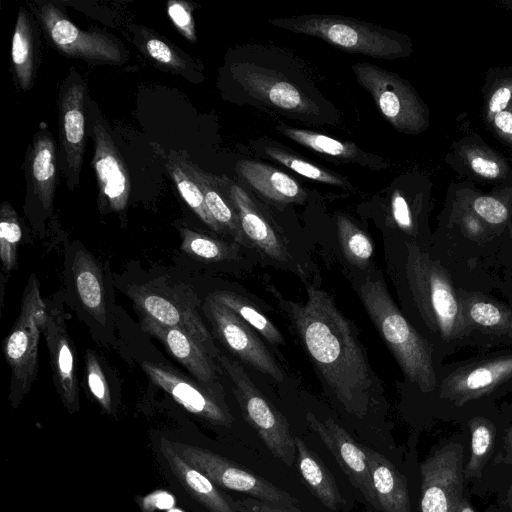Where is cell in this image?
<instances>
[{"instance_id": "6da1fadb", "label": "cell", "mask_w": 512, "mask_h": 512, "mask_svg": "<svg viewBox=\"0 0 512 512\" xmlns=\"http://www.w3.org/2000/svg\"><path fill=\"white\" fill-rule=\"evenodd\" d=\"M306 294L304 303L279 300L332 394L346 411L363 417L374 377L356 327L325 290L307 283Z\"/></svg>"}, {"instance_id": "7a4b0ae2", "label": "cell", "mask_w": 512, "mask_h": 512, "mask_svg": "<svg viewBox=\"0 0 512 512\" xmlns=\"http://www.w3.org/2000/svg\"><path fill=\"white\" fill-rule=\"evenodd\" d=\"M230 71L248 103L314 125L335 124L340 120L331 102L293 60L290 64H272L266 49L253 47L248 49L247 58L231 65Z\"/></svg>"}, {"instance_id": "3957f363", "label": "cell", "mask_w": 512, "mask_h": 512, "mask_svg": "<svg viewBox=\"0 0 512 512\" xmlns=\"http://www.w3.org/2000/svg\"><path fill=\"white\" fill-rule=\"evenodd\" d=\"M370 319L394 355L407 378L423 392L436 386L431 349L401 314L383 279H367L359 290Z\"/></svg>"}, {"instance_id": "277c9868", "label": "cell", "mask_w": 512, "mask_h": 512, "mask_svg": "<svg viewBox=\"0 0 512 512\" xmlns=\"http://www.w3.org/2000/svg\"><path fill=\"white\" fill-rule=\"evenodd\" d=\"M278 28L319 38L335 48L377 59H395L405 53L403 37L383 27L341 15L308 14L274 18Z\"/></svg>"}, {"instance_id": "5b68a950", "label": "cell", "mask_w": 512, "mask_h": 512, "mask_svg": "<svg viewBox=\"0 0 512 512\" xmlns=\"http://www.w3.org/2000/svg\"><path fill=\"white\" fill-rule=\"evenodd\" d=\"M406 274L415 303L427 326L442 339L465 332V321L444 269L414 244L407 245Z\"/></svg>"}, {"instance_id": "8992f818", "label": "cell", "mask_w": 512, "mask_h": 512, "mask_svg": "<svg viewBox=\"0 0 512 512\" xmlns=\"http://www.w3.org/2000/svg\"><path fill=\"white\" fill-rule=\"evenodd\" d=\"M39 282L31 274L24 289L20 312L9 335L3 342V353L11 369L9 399L17 407L27 394L38 371V343L47 314Z\"/></svg>"}, {"instance_id": "52a82bcc", "label": "cell", "mask_w": 512, "mask_h": 512, "mask_svg": "<svg viewBox=\"0 0 512 512\" xmlns=\"http://www.w3.org/2000/svg\"><path fill=\"white\" fill-rule=\"evenodd\" d=\"M170 441L175 451L189 465L222 490L243 493L290 512H303L292 495L238 463L186 440L170 439Z\"/></svg>"}, {"instance_id": "ba28073f", "label": "cell", "mask_w": 512, "mask_h": 512, "mask_svg": "<svg viewBox=\"0 0 512 512\" xmlns=\"http://www.w3.org/2000/svg\"><path fill=\"white\" fill-rule=\"evenodd\" d=\"M217 360L233 383L245 421L274 457L291 466L296 459V444L285 416L262 394L238 362L221 354Z\"/></svg>"}, {"instance_id": "9c48e42d", "label": "cell", "mask_w": 512, "mask_h": 512, "mask_svg": "<svg viewBox=\"0 0 512 512\" xmlns=\"http://www.w3.org/2000/svg\"><path fill=\"white\" fill-rule=\"evenodd\" d=\"M37 9L48 40L62 54L91 62H126L127 51L113 35L78 28L52 3L43 2Z\"/></svg>"}, {"instance_id": "30bf717a", "label": "cell", "mask_w": 512, "mask_h": 512, "mask_svg": "<svg viewBox=\"0 0 512 512\" xmlns=\"http://www.w3.org/2000/svg\"><path fill=\"white\" fill-rule=\"evenodd\" d=\"M152 445L161 474L186 505L196 512H238L233 498L189 465L169 438L158 436Z\"/></svg>"}, {"instance_id": "8fae6325", "label": "cell", "mask_w": 512, "mask_h": 512, "mask_svg": "<svg viewBox=\"0 0 512 512\" xmlns=\"http://www.w3.org/2000/svg\"><path fill=\"white\" fill-rule=\"evenodd\" d=\"M462 461V446L450 443L421 463V512H458L464 497Z\"/></svg>"}, {"instance_id": "7c38bea8", "label": "cell", "mask_w": 512, "mask_h": 512, "mask_svg": "<svg viewBox=\"0 0 512 512\" xmlns=\"http://www.w3.org/2000/svg\"><path fill=\"white\" fill-rule=\"evenodd\" d=\"M203 312L216 337L243 362L277 381L284 373L256 331L236 313L208 295Z\"/></svg>"}, {"instance_id": "4fadbf2b", "label": "cell", "mask_w": 512, "mask_h": 512, "mask_svg": "<svg viewBox=\"0 0 512 512\" xmlns=\"http://www.w3.org/2000/svg\"><path fill=\"white\" fill-rule=\"evenodd\" d=\"M85 96V84L73 71L59 96L60 160L70 191L79 183L86 145Z\"/></svg>"}, {"instance_id": "5bb4252c", "label": "cell", "mask_w": 512, "mask_h": 512, "mask_svg": "<svg viewBox=\"0 0 512 512\" xmlns=\"http://www.w3.org/2000/svg\"><path fill=\"white\" fill-rule=\"evenodd\" d=\"M356 81L372 96L383 117L397 130L416 129L419 107L395 73L368 62L352 65Z\"/></svg>"}, {"instance_id": "9a60e30c", "label": "cell", "mask_w": 512, "mask_h": 512, "mask_svg": "<svg viewBox=\"0 0 512 512\" xmlns=\"http://www.w3.org/2000/svg\"><path fill=\"white\" fill-rule=\"evenodd\" d=\"M95 115L92 114L91 120L94 145L92 167L99 189L98 206L103 214L122 213L129 202V172L105 123Z\"/></svg>"}, {"instance_id": "2e32d148", "label": "cell", "mask_w": 512, "mask_h": 512, "mask_svg": "<svg viewBox=\"0 0 512 512\" xmlns=\"http://www.w3.org/2000/svg\"><path fill=\"white\" fill-rule=\"evenodd\" d=\"M141 367L155 385L188 412L213 425L229 427L232 424L233 417L223 395L164 364L144 361Z\"/></svg>"}, {"instance_id": "e0dca14e", "label": "cell", "mask_w": 512, "mask_h": 512, "mask_svg": "<svg viewBox=\"0 0 512 512\" xmlns=\"http://www.w3.org/2000/svg\"><path fill=\"white\" fill-rule=\"evenodd\" d=\"M128 295L142 316L180 329L191 336L212 359L219 357L220 352L210 332L191 303L171 299L147 286H134L128 290Z\"/></svg>"}, {"instance_id": "ac0fdd59", "label": "cell", "mask_w": 512, "mask_h": 512, "mask_svg": "<svg viewBox=\"0 0 512 512\" xmlns=\"http://www.w3.org/2000/svg\"><path fill=\"white\" fill-rule=\"evenodd\" d=\"M307 422L335 458L352 486L375 511H380L363 446L333 419H318L307 413Z\"/></svg>"}, {"instance_id": "d6986e66", "label": "cell", "mask_w": 512, "mask_h": 512, "mask_svg": "<svg viewBox=\"0 0 512 512\" xmlns=\"http://www.w3.org/2000/svg\"><path fill=\"white\" fill-rule=\"evenodd\" d=\"M42 334L48 347L56 390L68 411L75 413L80 403L75 350L61 309H47Z\"/></svg>"}, {"instance_id": "ffe728a7", "label": "cell", "mask_w": 512, "mask_h": 512, "mask_svg": "<svg viewBox=\"0 0 512 512\" xmlns=\"http://www.w3.org/2000/svg\"><path fill=\"white\" fill-rule=\"evenodd\" d=\"M141 328L160 341L166 350L199 382L217 394L223 395L218 368L213 359L187 333L157 323L142 316Z\"/></svg>"}, {"instance_id": "44dd1931", "label": "cell", "mask_w": 512, "mask_h": 512, "mask_svg": "<svg viewBox=\"0 0 512 512\" xmlns=\"http://www.w3.org/2000/svg\"><path fill=\"white\" fill-rule=\"evenodd\" d=\"M229 195L249 244L272 260L280 263L293 262L287 243L279 231L260 211L248 193L231 180Z\"/></svg>"}, {"instance_id": "7402d4cb", "label": "cell", "mask_w": 512, "mask_h": 512, "mask_svg": "<svg viewBox=\"0 0 512 512\" xmlns=\"http://www.w3.org/2000/svg\"><path fill=\"white\" fill-rule=\"evenodd\" d=\"M512 376V356H501L462 367L448 376L442 394L457 404L478 398Z\"/></svg>"}, {"instance_id": "603a6c76", "label": "cell", "mask_w": 512, "mask_h": 512, "mask_svg": "<svg viewBox=\"0 0 512 512\" xmlns=\"http://www.w3.org/2000/svg\"><path fill=\"white\" fill-rule=\"evenodd\" d=\"M185 169L199 185L206 207L223 232L232 236L239 245L248 246L239 216L229 195V180L208 173L187 159H181Z\"/></svg>"}, {"instance_id": "cb8c5ba5", "label": "cell", "mask_w": 512, "mask_h": 512, "mask_svg": "<svg viewBox=\"0 0 512 512\" xmlns=\"http://www.w3.org/2000/svg\"><path fill=\"white\" fill-rule=\"evenodd\" d=\"M276 130L299 145L325 155L333 161L353 163L375 171L384 170L389 166L384 158L363 151L350 141L337 140L319 132L291 127L284 123L278 124Z\"/></svg>"}, {"instance_id": "d4e9b609", "label": "cell", "mask_w": 512, "mask_h": 512, "mask_svg": "<svg viewBox=\"0 0 512 512\" xmlns=\"http://www.w3.org/2000/svg\"><path fill=\"white\" fill-rule=\"evenodd\" d=\"M236 171L241 178L265 199L277 204L303 203L306 191L288 174L255 160H240Z\"/></svg>"}, {"instance_id": "484cf974", "label": "cell", "mask_w": 512, "mask_h": 512, "mask_svg": "<svg viewBox=\"0 0 512 512\" xmlns=\"http://www.w3.org/2000/svg\"><path fill=\"white\" fill-rule=\"evenodd\" d=\"M381 512H411L406 478L382 454L363 446Z\"/></svg>"}, {"instance_id": "4316f807", "label": "cell", "mask_w": 512, "mask_h": 512, "mask_svg": "<svg viewBox=\"0 0 512 512\" xmlns=\"http://www.w3.org/2000/svg\"><path fill=\"white\" fill-rule=\"evenodd\" d=\"M58 154L55 142L45 123L34 136L29 159L34 195L44 209L52 206L57 184Z\"/></svg>"}, {"instance_id": "83f0119b", "label": "cell", "mask_w": 512, "mask_h": 512, "mask_svg": "<svg viewBox=\"0 0 512 512\" xmlns=\"http://www.w3.org/2000/svg\"><path fill=\"white\" fill-rule=\"evenodd\" d=\"M296 460L300 475L313 495L333 511L346 505L334 476L319 456L298 437H295Z\"/></svg>"}, {"instance_id": "f1b7e54d", "label": "cell", "mask_w": 512, "mask_h": 512, "mask_svg": "<svg viewBox=\"0 0 512 512\" xmlns=\"http://www.w3.org/2000/svg\"><path fill=\"white\" fill-rule=\"evenodd\" d=\"M72 273L78 298L100 324L106 322V300L102 272L95 259L83 249L73 257Z\"/></svg>"}, {"instance_id": "f546056e", "label": "cell", "mask_w": 512, "mask_h": 512, "mask_svg": "<svg viewBox=\"0 0 512 512\" xmlns=\"http://www.w3.org/2000/svg\"><path fill=\"white\" fill-rule=\"evenodd\" d=\"M11 59L19 87L24 91L31 89L35 73V38L29 14L24 8H20L18 12L12 38Z\"/></svg>"}, {"instance_id": "4dcf8cb0", "label": "cell", "mask_w": 512, "mask_h": 512, "mask_svg": "<svg viewBox=\"0 0 512 512\" xmlns=\"http://www.w3.org/2000/svg\"><path fill=\"white\" fill-rule=\"evenodd\" d=\"M276 144L270 140H258L253 142V147L259 155L270 158L303 177L343 189L354 190L352 184L341 175L315 165Z\"/></svg>"}, {"instance_id": "1f68e13d", "label": "cell", "mask_w": 512, "mask_h": 512, "mask_svg": "<svg viewBox=\"0 0 512 512\" xmlns=\"http://www.w3.org/2000/svg\"><path fill=\"white\" fill-rule=\"evenodd\" d=\"M210 295L236 313L269 343L273 345L285 343L273 322L245 297L230 291H215Z\"/></svg>"}, {"instance_id": "d6a6232c", "label": "cell", "mask_w": 512, "mask_h": 512, "mask_svg": "<svg viewBox=\"0 0 512 512\" xmlns=\"http://www.w3.org/2000/svg\"><path fill=\"white\" fill-rule=\"evenodd\" d=\"M181 249L187 255L202 261L218 262L238 258L239 246L195 232L180 229Z\"/></svg>"}, {"instance_id": "836d02e7", "label": "cell", "mask_w": 512, "mask_h": 512, "mask_svg": "<svg viewBox=\"0 0 512 512\" xmlns=\"http://www.w3.org/2000/svg\"><path fill=\"white\" fill-rule=\"evenodd\" d=\"M167 170L187 205L209 228L217 233H223L222 229L211 217L199 185L185 169L181 159H169Z\"/></svg>"}, {"instance_id": "e575fe53", "label": "cell", "mask_w": 512, "mask_h": 512, "mask_svg": "<svg viewBox=\"0 0 512 512\" xmlns=\"http://www.w3.org/2000/svg\"><path fill=\"white\" fill-rule=\"evenodd\" d=\"M471 431L470 457L464 469V478H479L491 455L495 433L493 424L485 418H474L469 423Z\"/></svg>"}, {"instance_id": "d590c367", "label": "cell", "mask_w": 512, "mask_h": 512, "mask_svg": "<svg viewBox=\"0 0 512 512\" xmlns=\"http://www.w3.org/2000/svg\"><path fill=\"white\" fill-rule=\"evenodd\" d=\"M337 231L346 259L355 266H366L374 251L369 236L342 214L337 217Z\"/></svg>"}, {"instance_id": "8d00e7d4", "label": "cell", "mask_w": 512, "mask_h": 512, "mask_svg": "<svg viewBox=\"0 0 512 512\" xmlns=\"http://www.w3.org/2000/svg\"><path fill=\"white\" fill-rule=\"evenodd\" d=\"M22 237L17 213L7 201L0 208V259L6 273L18 267V246Z\"/></svg>"}, {"instance_id": "74e56055", "label": "cell", "mask_w": 512, "mask_h": 512, "mask_svg": "<svg viewBox=\"0 0 512 512\" xmlns=\"http://www.w3.org/2000/svg\"><path fill=\"white\" fill-rule=\"evenodd\" d=\"M85 377L88 389L100 407L111 414L113 411L109 385L97 354L87 350L85 355Z\"/></svg>"}, {"instance_id": "f35d334b", "label": "cell", "mask_w": 512, "mask_h": 512, "mask_svg": "<svg viewBox=\"0 0 512 512\" xmlns=\"http://www.w3.org/2000/svg\"><path fill=\"white\" fill-rule=\"evenodd\" d=\"M143 50L155 63L170 71L184 73L187 69V62L182 55L159 37L146 35L143 39Z\"/></svg>"}, {"instance_id": "ab89813d", "label": "cell", "mask_w": 512, "mask_h": 512, "mask_svg": "<svg viewBox=\"0 0 512 512\" xmlns=\"http://www.w3.org/2000/svg\"><path fill=\"white\" fill-rule=\"evenodd\" d=\"M167 14L176 29L190 42H196L195 22L192 6L184 1H169Z\"/></svg>"}, {"instance_id": "60d3db41", "label": "cell", "mask_w": 512, "mask_h": 512, "mask_svg": "<svg viewBox=\"0 0 512 512\" xmlns=\"http://www.w3.org/2000/svg\"><path fill=\"white\" fill-rule=\"evenodd\" d=\"M468 316L475 324L483 327L492 328L504 323L503 312L497 306L485 301L470 304Z\"/></svg>"}, {"instance_id": "b9f144b4", "label": "cell", "mask_w": 512, "mask_h": 512, "mask_svg": "<svg viewBox=\"0 0 512 512\" xmlns=\"http://www.w3.org/2000/svg\"><path fill=\"white\" fill-rule=\"evenodd\" d=\"M475 212L491 224H499L506 220L508 212L506 207L492 197H479L474 201Z\"/></svg>"}, {"instance_id": "7bdbcfd3", "label": "cell", "mask_w": 512, "mask_h": 512, "mask_svg": "<svg viewBox=\"0 0 512 512\" xmlns=\"http://www.w3.org/2000/svg\"><path fill=\"white\" fill-rule=\"evenodd\" d=\"M392 215L399 228L409 231L412 228L411 214L405 198L394 192L391 200Z\"/></svg>"}, {"instance_id": "ee69618b", "label": "cell", "mask_w": 512, "mask_h": 512, "mask_svg": "<svg viewBox=\"0 0 512 512\" xmlns=\"http://www.w3.org/2000/svg\"><path fill=\"white\" fill-rule=\"evenodd\" d=\"M233 502L238 512H290L250 496L233 498Z\"/></svg>"}, {"instance_id": "f6af8a7d", "label": "cell", "mask_w": 512, "mask_h": 512, "mask_svg": "<svg viewBox=\"0 0 512 512\" xmlns=\"http://www.w3.org/2000/svg\"><path fill=\"white\" fill-rule=\"evenodd\" d=\"M472 169L479 175L484 177H496L499 175L498 165L491 161L481 157H475L471 160Z\"/></svg>"}, {"instance_id": "bcb514c9", "label": "cell", "mask_w": 512, "mask_h": 512, "mask_svg": "<svg viewBox=\"0 0 512 512\" xmlns=\"http://www.w3.org/2000/svg\"><path fill=\"white\" fill-rule=\"evenodd\" d=\"M511 97V91L507 87H501L496 90L490 99L489 110L491 113L504 111Z\"/></svg>"}, {"instance_id": "7dc6e473", "label": "cell", "mask_w": 512, "mask_h": 512, "mask_svg": "<svg viewBox=\"0 0 512 512\" xmlns=\"http://www.w3.org/2000/svg\"><path fill=\"white\" fill-rule=\"evenodd\" d=\"M496 126L504 133L512 134V113L501 111L494 118Z\"/></svg>"}, {"instance_id": "c3c4849f", "label": "cell", "mask_w": 512, "mask_h": 512, "mask_svg": "<svg viewBox=\"0 0 512 512\" xmlns=\"http://www.w3.org/2000/svg\"><path fill=\"white\" fill-rule=\"evenodd\" d=\"M502 461L505 464H512V425L504 437Z\"/></svg>"}, {"instance_id": "681fc988", "label": "cell", "mask_w": 512, "mask_h": 512, "mask_svg": "<svg viewBox=\"0 0 512 512\" xmlns=\"http://www.w3.org/2000/svg\"><path fill=\"white\" fill-rule=\"evenodd\" d=\"M458 512H476L466 498L461 500Z\"/></svg>"}, {"instance_id": "f907efd6", "label": "cell", "mask_w": 512, "mask_h": 512, "mask_svg": "<svg viewBox=\"0 0 512 512\" xmlns=\"http://www.w3.org/2000/svg\"><path fill=\"white\" fill-rule=\"evenodd\" d=\"M506 503L512 507V485L507 493Z\"/></svg>"}]
</instances>
